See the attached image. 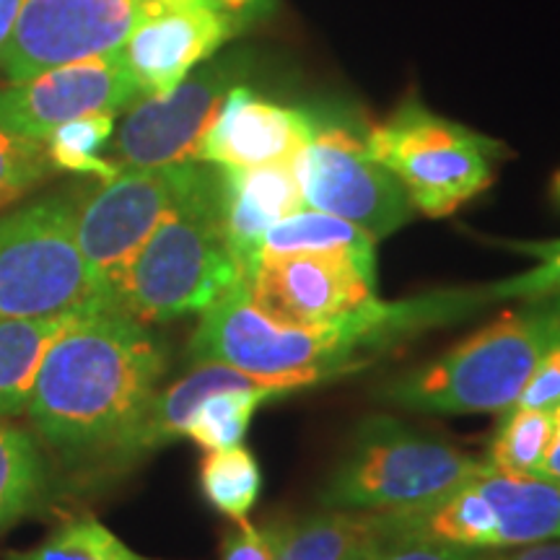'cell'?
I'll list each match as a JSON object with an SVG mask.
<instances>
[{"mask_svg": "<svg viewBox=\"0 0 560 560\" xmlns=\"http://www.w3.org/2000/svg\"><path fill=\"white\" fill-rule=\"evenodd\" d=\"M166 348L122 310L79 314L42 361L26 418L58 482L89 486L130 470L132 441L161 376Z\"/></svg>", "mask_w": 560, "mask_h": 560, "instance_id": "6da1fadb", "label": "cell"}, {"mask_svg": "<svg viewBox=\"0 0 560 560\" xmlns=\"http://www.w3.org/2000/svg\"><path fill=\"white\" fill-rule=\"evenodd\" d=\"M488 306L482 285L446 289L405 301H371L363 310L327 325H285L272 319L240 283L200 314L190 338L192 363H223L262 380H342L431 327L467 319Z\"/></svg>", "mask_w": 560, "mask_h": 560, "instance_id": "7a4b0ae2", "label": "cell"}, {"mask_svg": "<svg viewBox=\"0 0 560 560\" xmlns=\"http://www.w3.org/2000/svg\"><path fill=\"white\" fill-rule=\"evenodd\" d=\"M560 340V296L524 301L436 361L405 371L376 389L382 402L431 416L511 410L532 371Z\"/></svg>", "mask_w": 560, "mask_h": 560, "instance_id": "3957f363", "label": "cell"}, {"mask_svg": "<svg viewBox=\"0 0 560 560\" xmlns=\"http://www.w3.org/2000/svg\"><path fill=\"white\" fill-rule=\"evenodd\" d=\"M244 280L221 215L219 170L200 177L140 247L117 289V310L145 325L202 314Z\"/></svg>", "mask_w": 560, "mask_h": 560, "instance_id": "277c9868", "label": "cell"}, {"mask_svg": "<svg viewBox=\"0 0 560 560\" xmlns=\"http://www.w3.org/2000/svg\"><path fill=\"white\" fill-rule=\"evenodd\" d=\"M380 537H410L478 552L560 540V482L495 470L488 462L425 506L374 514Z\"/></svg>", "mask_w": 560, "mask_h": 560, "instance_id": "5b68a950", "label": "cell"}, {"mask_svg": "<svg viewBox=\"0 0 560 560\" xmlns=\"http://www.w3.org/2000/svg\"><path fill=\"white\" fill-rule=\"evenodd\" d=\"M79 206V195L50 192L0 210V319L62 317L112 306L81 252Z\"/></svg>", "mask_w": 560, "mask_h": 560, "instance_id": "8992f818", "label": "cell"}, {"mask_svg": "<svg viewBox=\"0 0 560 560\" xmlns=\"http://www.w3.org/2000/svg\"><path fill=\"white\" fill-rule=\"evenodd\" d=\"M486 459L389 416L355 429L348 452L322 488L325 509L402 511L425 506L470 480Z\"/></svg>", "mask_w": 560, "mask_h": 560, "instance_id": "52a82bcc", "label": "cell"}, {"mask_svg": "<svg viewBox=\"0 0 560 560\" xmlns=\"http://www.w3.org/2000/svg\"><path fill=\"white\" fill-rule=\"evenodd\" d=\"M374 156L402 185L416 213L444 219L486 192L506 145L408 100L366 130Z\"/></svg>", "mask_w": 560, "mask_h": 560, "instance_id": "ba28073f", "label": "cell"}, {"mask_svg": "<svg viewBox=\"0 0 560 560\" xmlns=\"http://www.w3.org/2000/svg\"><path fill=\"white\" fill-rule=\"evenodd\" d=\"M312 138L296 159L304 206L340 215L376 242L408 226L416 208L371 151L369 128L335 112L312 109Z\"/></svg>", "mask_w": 560, "mask_h": 560, "instance_id": "9c48e42d", "label": "cell"}, {"mask_svg": "<svg viewBox=\"0 0 560 560\" xmlns=\"http://www.w3.org/2000/svg\"><path fill=\"white\" fill-rule=\"evenodd\" d=\"M202 161L122 170L81 198L79 244L96 285L117 310V289L130 262L172 208L190 192Z\"/></svg>", "mask_w": 560, "mask_h": 560, "instance_id": "30bf717a", "label": "cell"}, {"mask_svg": "<svg viewBox=\"0 0 560 560\" xmlns=\"http://www.w3.org/2000/svg\"><path fill=\"white\" fill-rule=\"evenodd\" d=\"M242 75L244 66L236 55L210 58L170 94L138 100L112 138L117 170H153L195 161L215 112L229 91L240 86Z\"/></svg>", "mask_w": 560, "mask_h": 560, "instance_id": "8fae6325", "label": "cell"}, {"mask_svg": "<svg viewBox=\"0 0 560 560\" xmlns=\"http://www.w3.org/2000/svg\"><path fill=\"white\" fill-rule=\"evenodd\" d=\"M143 5L145 0H21L0 50V73L19 83L50 68L120 50Z\"/></svg>", "mask_w": 560, "mask_h": 560, "instance_id": "7c38bea8", "label": "cell"}, {"mask_svg": "<svg viewBox=\"0 0 560 560\" xmlns=\"http://www.w3.org/2000/svg\"><path fill=\"white\" fill-rule=\"evenodd\" d=\"M138 100H143L138 83L122 52L115 50L0 86V128L47 143L60 125L75 117L89 112L120 115Z\"/></svg>", "mask_w": 560, "mask_h": 560, "instance_id": "4fadbf2b", "label": "cell"}, {"mask_svg": "<svg viewBox=\"0 0 560 560\" xmlns=\"http://www.w3.org/2000/svg\"><path fill=\"white\" fill-rule=\"evenodd\" d=\"M249 293L272 319L285 325H327L376 301V272L348 257L262 255Z\"/></svg>", "mask_w": 560, "mask_h": 560, "instance_id": "5bb4252c", "label": "cell"}, {"mask_svg": "<svg viewBox=\"0 0 560 560\" xmlns=\"http://www.w3.org/2000/svg\"><path fill=\"white\" fill-rule=\"evenodd\" d=\"M231 34L234 21L215 0L185 5L145 3L120 52L140 96H161L213 58Z\"/></svg>", "mask_w": 560, "mask_h": 560, "instance_id": "9a60e30c", "label": "cell"}, {"mask_svg": "<svg viewBox=\"0 0 560 560\" xmlns=\"http://www.w3.org/2000/svg\"><path fill=\"white\" fill-rule=\"evenodd\" d=\"M314 130L312 109L270 102L249 86H234L202 136L195 161L219 170L296 161Z\"/></svg>", "mask_w": 560, "mask_h": 560, "instance_id": "2e32d148", "label": "cell"}, {"mask_svg": "<svg viewBox=\"0 0 560 560\" xmlns=\"http://www.w3.org/2000/svg\"><path fill=\"white\" fill-rule=\"evenodd\" d=\"M219 192L229 247L249 283L268 231L304 208L296 161L252 170H219Z\"/></svg>", "mask_w": 560, "mask_h": 560, "instance_id": "e0dca14e", "label": "cell"}, {"mask_svg": "<svg viewBox=\"0 0 560 560\" xmlns=\"http://www.w3.org/2000/svg\"><path fill=\"white\" fill-rule=\"evenodd\" d=\"M58 493V475L37 436L0 418V537L45 511Z\"/></svg>", "mask_w": 560, "mask_h": 560, "instance_id": "ac0fdd59", "label": "cell"}, {"mask_svg": "<svg viewBox=\"0 0 560 560\" xmlns=\"http://www.w3.org/2000/svg\"><path fill=\"white\" fill-rule=\"evenodd\" d=\"M293 380H301V376H293ZM272 380L244 374V371L223 366V363H195L190 374H185L179 382H174L166 389H159L153 395L149 412H145L143 423H140L136 441H132V462L138 465L140 459H145L149 454L161 450V446L179 441L187 423H190L195 408L208 395L226 387H242V384Z\"/></svg>", "mask_w": 560, "mask_h": 560, "instance_id": "d6986e66", "label": "cell"}, {"mask_svg": "<svg viewBox=\"0 0 560 560\" xmlns=\"http://www.w3.org/2000/svg\"><path fill=\"white\" fill-rule=\"evenodd\" d=\"M75 317L0 319V418L26 416L42 361Z\"/></svg>", "mask_w": 560, "mask_h": 560, "instance_id": "ffe728a7", "label": "cell"}, {"mask_svg": "<svg viewBox=\"0 0 560 560\" xmlns=\"http://www.w3.org/2000/svg\"><path fill=\"white\" fill-rule=\"evenodd\" d=\"M306 387H314V384L306 380H272L213 392L195 408L182 439H190L206 452L240 446L247 436L249 423L265 402Z\"/></svg>", "mask_w": 560, "mask_h": 560, "instance_id": "44dd1931", "label": "cell"}, {"mask_svg": "<svg viewBox=\"0 0 560 560\" xmlns=\"http://www.w3.org/2000/svg\"><path fill=\"white\" fill-rule=\"evenodd\" d=\"M262 255H332L348 257L376 272V240L355 223L325 210L301 208L268 231ZM260 255V257H262Z\"/></svg>", "mask_w": 560, "mask_h": 560, "instance_id": "7402d4cb", "label": "cell"}, {"mask_svg": "<svg viewBox=\"0 0 560 560\" xmlns=\"http://www.w3.org/2000/svg\"><path fill=\"white\" fill-rule=\"evenodd\" d=\"M374 537L371 511L325 509L296 522H283L276 560H346Z\"/></svg>", "mask_w": 560, "mask_h": 560, "instance_id": "603a6c76", "label": "cell"}, {"mask_svg": "<svg viewBox=\"0 0 560 560\" xmlns=\"http://www.w3.org/2000/svg\"><path fill=\"white\" fill-rule=\"evenodd\" d=\"M3 560H164L132 550L91 511L62 516L45 540L30 550H5Z\"/></svg>", "mask_w": 560, "mask_h": 560, "instance_id": "cb8c5ba5", "label": "cell"}, {"mask_svg": "<svg viewBox=\"0 0 560 560\" xmlns=\"http://www.w3.org/2000/svg\"><path fill=\"white\" fill-rule=\"evenodd\" d=\"M262 490L260 462L247 446L206 452L200 462V493L210 509L234 524L249 522Z\"/></svg>", "mask_w": 560, "mask_h": 560, "instance_id": "d4e9b609", "label": "cell"}, {"mask_svg": "<svg viewBox=\"0 0 560 560\" xmlns=\"http://www.w3.org/2000/svg\"><path fill=\"white\" fill-rule=\"evenodd\" d=\"M115 117L112 112H89L60 125L45 143L55 172L91 174L102 182L120 174L122 170H117L115 161L102 156L115 138Z\"/></svg>", "mask_w": 560, "mask_h": 560, "instance_id": "484cf974", "label": "cell"}, {"mask_svg": "<svg viewBox=\"0 0 560 560\" xmlns=\"http://www.w3.org/2000/svg\"><path fill=\"white\" fill-rule=\"evenodd\" d=\"M556 431L552 410L511 408L490 439L486 462L495 470L540 475Z\"/></svg>", "mask_w": 560, "mask_h": 560, "instance_id": "4316f807", "label": "cell"}, {"mask_svg": "<svg viewBox=\"0 0 560 560\" xmlns=\"http://www.w3.org/2000/svg\"><path fill=\"white\" fill-rule=\"evenodd\" d=\"M501 247H509L522 255L535 257L537 265L520 276H511L499 283L482 285L486 289L488 304H499V301H535L560 296V240L545 242H516L503 240Z\"/></svg>", "mask_w": 560, "mask_h": 560, "instance_id": "83f0119b", "label": "cell"}, {"mask_svg": "<svg viewBox=\"0 0 560 560\" xmlns=\"http://www.w3.org/2000/svg\"><path fill=\"white\" fill-rule=\"evenodd\" d=\"M52 174L55 166L45 143L0 128V210L11 208Z\"/></svg>", "mask_w": 560, "mask_h": 560, "instance_id": "f1b7e54d", "label": "cell"}, {"mask_svg": "<svg viewBox=\"0 0 560 560\" xmlns=\"http://www.w3.org/2000/svg\"><path fill=\"white\" fill-rule=\"evenodd\" d=\"M283 522H268L255 527L252 522L234 524L221 540L219 560H276Z\"/></svg>", "mask_w": 560, "mask_h": 560, "instance_id": "f546056e", "label": "cell"}, {"mask_svg": "<svg viewBox=\"0 0 560 560\" xmlns=\"http://www.w3.org/2000/svg\"><path fill=\"white\" fill-rule=\"evenodd\" d=\"M482 552L454 545L410 540V537H376L369 560H478Z\"/></svg>", "mask_w": 560, "mask_h": 560, "instance_id": "4dcf8cb0", "label": "cell"}, {"mask_svg": "<svg viewBox=\"0 0 560 560\" xmlns=\"http://www.w3.org/2000/svg\"><path fill=\"white\" fill-rule=\"evenodd\" d=\"M560 405V340L545 350L514 408L552 410Z\"/></svg>", "mask_w": 560, "mask_h": 560, "instance_id": "1f68e13d", "label": "cell"}, {"mask_svg": "<svg viewBox=\"0 0 560 560\" xmlns=\"http://www.w3.org/2000/svg\"><path fill=\"white\" fill-rule=\"evenodd\" d=\"M478 560H560V540H548L503 552H482Z\"/></svg>", "mask_w": 560, "mask_h": 560, "instance_id": "d6a6232c", "label": "cell"}, {"mask_svg": "<svg viewBox=\"0 0 560 560\" xmlns=\"http://www.w3.org/2000/svg\"><path fill=\"white\" fill-rule=\"evenodd\" d=\"M552 418H556V431H552V444L548 450V457L542 462L540 475L552 482H560V405L552 408Z\"/></svg>", "mask_w": 560, "mask_h": 560, "instance_id": "836d02e7", "label": "cell"}, {"mask_svg": "<svg viewBox=\"0 0 560 560\" xmlns=\"http://www.w3.org/2000/svg\"><path fill=\"white\" fill-rule=\"evenodd\" d=\"M21 9V0H0V50L9 42V34L13 30V21Z\"/></svg>", "mask_w": 560, "mask_h": 560, "instance_id": "e575fe53", "label": "cell"}, {"mask_svg": "<svg viewBox=\"0 0 560 560\" xmlns=\"http://www.w3.org/2000/svg\"><path fill=\"white\" fill-rule=\"evenodd\" d=\"M215 3H219L223 11L240 13V11H244V9H249V5L255 3V0H215Z\"/></svg>", "mask_w": 560, "mask_h": 560, "instance_id": "d590c367", "label": "cell"}, {"mask_svg": "<svg viewBox=\"0 0 560 560\" xmlns=\"http://www.w3.org/2000/svg\"><path fill=\"white\" fill-rule=\"evenodd\" d=\"M374 540H376V537H374ZM374 540H369L366 545H361V548H355L346 560H369L371 558V548H374Z\"/></svg>", "mask_w": 560, "mask_h": 560, "instance_id": "8d00e7d4", "label": "cell"}, {"mask_svg": "<svg viewBox=\"0 0 560 560\" xmlns=\"http://www.w3.org/2000/svg\"><path fill=\"white\" fill-rule=\"evenodd\" d=\"M550 195H552V202L560 208V172L552 177V187H550Z\"/></svg>", "mask_w": 560, "mask_h": 560, "instance_id": "74e56055", "label": "cell"}, {"mask_svg": "<svg viewBox=\"0 0 560 560\" xmlns=\"http://www.w3.org/2000/svg\"><path fill=\"white\" fill-rule=\"evenodd\" d=\"M145 3H159V5H185V3H195V0H145Z\"/></svg>", "mask_w": 560, "mask_h": 560, "instance_id": "f35d334b", "label": "cell"}]
</instances>
